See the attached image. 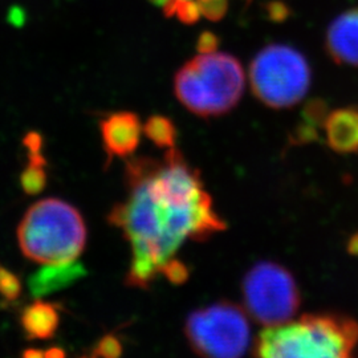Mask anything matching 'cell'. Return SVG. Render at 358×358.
<instances>
[{"instance_id": "ac0fdd59", "label": "cell", "mask_w": 358, "mask_h": 358, "mask_svg": "<svg viewBox=\"0 0 358 358\" xmlns=\"http://www.w3.org/2000/svg\"><path fill=\"white\" fill-rule=\"evenodd\" d=\"M174 15L185 24H194L201 17V10L196 0H177L174 3Z\"/></svg>"}, {"instance_id": "e0dca14e", "label": "cell", "mask_w": 358, "mask_h": 358, "mask_svg": "<svg viewBox=\"0 0 358 358\" xmlns=\"http://www.w3.org/2000/svg\"><path fill=\"white\" fill-rule=\"evenodd\" d=\"M122 355V344L113 334H106L97 341L90 352V357H120Z\"/></svg>"}, {"instance_id": "cb8c5ba5", "label": "cell", "mask_w": 358, "mask_h": 358, "mask_svg": "<svg viewBox=\"0 0 358 358\" xmlns=\"http://www.w3.org/2000/svg\"><path fill=\"white\" fill-rule=\"evenodd\" d=\"M346 250L350 255L358 256V232L353 234L348 242Z\"/></svg>"}, {"instance_id": "2e32d148", "label": "cell", "mask_w": 358, "mask_h": 358, "mask_svg": "<svg viewBox=\"0 0 358 358\" xmlns=\"http://www.w3.org/2000/svg\"><path fill=\"white\" fill-rule=\"evenodd\" d=\"M22 292L23 284L20 278L13 273L11 269L0 264V294L8 301H16L20 299Z\"/></svg>"}, {"instance_id": "8fae6325", "label": "cell", "mask_w": 358, "mask_h": 358, "mask_svg": "<svg viewBox=\"0 0 358 358\" xmlns=\"http://www.w3.org/2000/svg\"><path fill=\"white\" fill-rule=\"evenodd\" d=\"M85 275L87 271L77 260L62 264H43V267L28 279V288L35 299H41L64 289Z\"/></svg>"}, {"instance_id": "4fadbf2b", "label": "cell", "mask_w": 358, "mask_h": 358, "mask_svg": "<svg viewBox=\"0 0 358 358\" xmlns=\"http://www.w3.org/2000/svg\"><path fill=\"white\" fill-rule=\"evenodd\" d=\"M328 115L327 105L321 100H312L303 110V122L299 124L292 133V142L307 143L315 141L319 137L317 130L324 128L325 118Z\"/></svg>"}, {"instance_id": "7402d4cb", "label": "cell", "mask_w": 358, "mask_h": 358, "mask_svg": "<svg viewBox=\"0 0 358 358\" xmlns=\"http://www.w3.org/2000/svg\"><path fill=\"white\" fill-rule=\"evenodd\" d=\"M219 47V38L215 34L210 32V31H205L201 34V36L198 38V43H196V50L201 53H211L215 52Z\"/></svg>"}, {"instance_id": "603a6c76", "label": "cell", "mask_w": 358, "mask_h": 358, "mask_svg": "<svg viewBox=\"0 0 358 358\" xmlns=\"http://www.w3.org/2000/svg\"><path fill=\"white\" fill-rule=\"evenodd\" d=\"M23 145L28 154H40L43 149V137L38 131H28L23 138Z\"/></svg>"}, {"instance_id": "30bf717a", "label": "cell", "mask_w": 358, "mask_h": 358, "mask_svg": "<svg viewBox=\"0 0 358 358\" xmlns=\"http://www.w3.org/2000/svg\"><path fill=\"white\" fill-rule=\"evenodd\" d=\"M325 138L336 153L358 152V106L336 109L324 122Z\"/></svg>"}, {"instance_id": "5bb4252c", "label": "cell", "mask_w": 358, "mask_h": 358, "mask_svg": "<svg viewBox=\"0 0 358 358\" xmlns=\"http://www.w3.org/2000/svg\"><path fill=\"white\" fill-rule=\"evenodd\" d=\"M143 134L159 149L176 148L177 128L166 115H154L142 125Z\"/></svg>"}, {"instance_id": "6da1fadb", "label": "cell", "mask_w": 358, "mask_h": 358, "mask_svg": "<svg viewBox=\"0 0 358 358\" xmlns=\"http://www.w3.org/2000/svg\"><path fill=\"white\" fill-rule=\"evenodd\" d=\"M128 196L108 215L131 248L127 284L148 288L186 241L202 242L226 223L214 210L199 170L177 148L161 161L133 158L127 165Z\"/></svg>"}, {"instance_id": "7c38bea8", "label": "cell", "mask_w": 358, "mask_h": 358, "mask_svg": "<svg viewBox=\"0 0 358 358\" xmlns=\"http://www.w3.org/2000/svg\"><path fill=\"white\" fill-rule=\"evenodd\" d=\"M20 325L28 340H50L60 325L59 309L41 299L27 306L20 315Z\"/></svg>"}, {"instance_id": "52a82bcc", "label": "cell", "mask_w": 358, "mask_h": 358, "mask_svg": "<svg viewBox=\"0 0 358 358\" xmlns=\"http://www.w3.org/2000/svg\"><path fill=\"white\" fill-rule=\"evenodd\" d=\"M247 313L264 327L292 320L300 308V291L294 275L275 262H259L242 282Z\"/></svg>"}, {"instance_id": "ba28073f", "label": "cell", "mask_w": 358, "mask_h": 358, "mask_svg": "<svg viewBox=\"0 0 358 358\" xmlns=\"http://www.w3.org/2000/svg\"><path fill=\"white\" fill-rule=\"evenodd\" d=\"M103 149L109 158H125L134 153L141 140L140 117L131 112L106 115L100 122Z\"/></svg>"}, {"instance_id": "d6986e66", "label": "cell", "mask_w": 358, "mask_h": 358, "mask_svg": "<svg viewBox=\"0 0 358 358\" xmlns=\"http://www.w3.org/2000/svg\"><path fill=\"white\" fill-rule=\"evenodd\" d=\"M201 13L211 22L224 17L229 8V0H196Z\"/></svg>"}, {"instance_id": "3957f363", "label": "cell", "mask_w": 358, "mask_h": 358, "mask_svg": "<svg viewBox=\"0 0 358 358\" xmlns=\"http://www.w3.org/2000/svg\"><path fill=\"white\" fill-rule=\"evenodd\" d=\"M16 235L22 254L40 264L77 260L87 244L84 217L75 206L57 198H45L31 206Z\"/></svg>"}, {"instance_id": "44dd1931", "label": "cell", "mask_w": 358, "mask_h": 358, "mask_svg": "<svg viewBox=\"0 0 358 358\" xmlns=\"http://www.w3.org/2000/svg\"><path fill=\"white\" fill-rule=\"evenodd\" d=\"M266 13L268 15L269 20L273 23H282L291 16L289 7L282 0L268 1L266 4Z\"/></svg>"}, {"instance_id": "484cf974", "label": "cell", "mask_w": 358, "mask_h": 358, "mask_svg": "<svg viewBox=\"0 0 358 358\" xmlns=\"http://www.w3.org/2000/svg\"><path fill=\"white\" fill-rule=\"evenodd\" d=\"M22 356L24 358H43L44 357V350H38V349H35V348H29V349H26V350L22 353Z\"/></svg>"}, {"instance_id": "7a4b0ae2", "label": "cell", "mask_w": 358, "mask_h": 358, "mask_svg": "<svg viewBox=\"0 0 358 358\" xmlns=\"http://www.w3.org/2000/svg\"><path fill=\"white\" fill-rule=\"evenodd\" d=\"M358 345V322L343 315H304L267 327L254 346L257 357H350Z\"/></svg>"}, {"instance_id": "9a60e30c", "label": "cell", "mask_w": 358, "mask_h": 358, "mask_svg": "<svg viewBox=\"0 0 358 358\" xmlns=\"http://www.w3.org/2000/svg\"><path fill=\"white\" fill-rule=\"evenodd\" d=\"M47 159L43 154H28V165L20 174V186L27 195L35 196L47 186Z\"/></svg>"}, {"instance_id": "8992f818", "label": "cell", "mask_w": 358, "mask_h": 358, "mask_svg": "<svg viewBox=\"0 0 358 358\" xmlns=\"http://www.w3.org/2000/svg\"><path fill=\"white\" fill-rule=\"evenodd\" d=\"M185 334L194 353L203 357H241L247 352L251 328L242 308L219 301L192 312Z\"/></svg>"}, {"instance_id": "d4e9b609", "label": "cell", "mask_w": 358, "mask_h": 358, "mask_svg": "<svg viewBox=\"0 0 358 358\" xmlns=\"http://www.w3.org/2000/svg\"><path fill=\"white\" fill-rule=\"evenodd\" d=\"M64 350L57 346H52L48 350H44V357L47 358H63L65 357Z\"/></svg>"}, {"instance_id": "9c48e42d", "label": "cell", "mask_w": 358, "mask_h": 358, "mask_svg": "<svg viewBox=\"0 0 358 358\" xmlns=\"http://www.w3.org/2000/svg\"><path fill=\"white\" fill-rule=\"evenodd\" d=\"M325 47L334 63L358 66V8L348 10L333 20Z\"/></svg>"}, {"instance_id": "4316f807", "label": "cell", "mask_w": 358, "mask_h": 358, "mask_svg": "<svg viewBox=\"0 0 358 358\" xmlns=\"http://www.w3.org/2000/svg\"><path fill=\"white\" fill-rule=\"evenodd\" d=\"M173 1H177V0H173Z\"/></svg>"}, {"instance_id": "277c9868", "label": "cell", "mask_w": 358, "mask_h": 358, "mask_svg": "<svg viewBox=\"0 0 358 358\" xmlns=\"http://www.w3.org/2000/svg\"><path fill=\"white\" fill-rule=\"evenodd\" d=\"M243 68L227 53H202L183 65L174 78V92L192 115L203 118L231 112L244 92Z\"/></svg>"}, {"instance_id": "ffe728a7", "label": "cell", "mask_w": 358, "mask_h": 358, "mask_svg": "<svg viewBox=\"0 0 358 358\" xmlns=\"http://www.w3.org/2000/svg\"><path fill=\"white\" fill-rule=\"evenodd\" d=\"M162 275L173 284H183L189 279V269L178 259H171L162 269Z\"/></svg>"}, {"instance_id": "5b68a950", "label": "cell", "mask_w": 358, "mask_h": 358, "mask_svg": "<svg viewBox=\"0 0 358 358\" xmlns=\"http://www.w3.org/2000/svg\"><path fill=\"white\" fill-rule=\"evenodd\" d=\"M310 80L312 72L304 55L284 44L267 45L250 66L252 93L272 109H287L300 103Z\"/></svg>"}]
</instances>
